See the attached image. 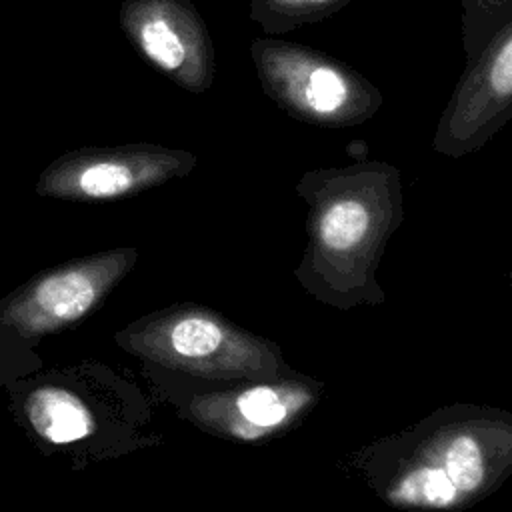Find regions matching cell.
<instances>
[{
	"label": "cell",
	"instance_id": "1",
	"mask_svg": "<svg viewBox=\"0 0 512 512\" xmlns=\"http://www.w3.org/2000/svg\"><path fill=\"white\" fill-rule=\"evenodd\" d=\"M250 56L262 92L294 120L352 128L368 122L384 104L370 78L312 46L262 36L250 42Z\"/></svg>",
	"mask_w": 512,
	"mask_h": 512
},
{
	"label": "cell",
	"instance_id": "2",
	"mask_svg": "<svg viewBox=\"0 0 512 512\" xmlns=\"http://www.w3.org/2000/svg\"><path fill=\"white\" fill-rule=\"evenodd\" d=\"M118 22L132 48L170 82L190 94L212 86L214 42L190 0H122Z\"/></svg>",
	"mask_w": 512,
	"mask_h": 512
},
{
	"label": "cell",
	"instance_id": "3",
	"mask_svg": "<svg viewBox=\"0 0 512 512\" xmlns=\"http://www.w3.org/2000/svg\"><path fill=\"white\" fill-rule=\"evenodd\" d=\"M512 116V20L466 60L432 138L440 154L460 158L482 148Z\"/></svg>",
	"mask_w": 512,
	"mask_h": 512
},
{
	"label": "cell",
	"instance_id": "4",
	"mask_svg": "<svg viewBox=\"0 0 512 512\" xmlns=\"http://www.w3.org/2000/svg\"><path fill=\"white\" fill-rule=\"evenodd\" d=\"M194 166V154L154 142L84 146L56 158L40 186L54 194L110 200L184 176Z\"/></svg>",
	"mask_w": 512,
	"mask_h": 512
},
{
	"label": "cell",
	"instance_id": "5",
	"mask_svg": "<svg viewBox=\"0 0 512 512\" xmlns=\"http://www.w3.org/2000/svg\"><path fill=\"white\" fill-rule=\"evenodd\" d=\"M28 416L34 428L52 442H72L92 430L90 414L64 390L44 388L28 402Z\"/></svg>",
	"mask_w": 512,
	"mask_h": 512
},
{
	"label": "cell",
	"instance_id": "6",
	"mask_svg": "<svg viewBox=\"0 0 512 512\" xmlns=\"http://www.w3.org/2000/svg\"><path fill=\"white\" fill-rule=\"evenodd\" d=\"M352 0H250V20L266 32L280 36L304 24L322 22Z\"/></svg>",
	"mask_w": 512,
	"mask_h": 512
},
{
	"label": "cell",
	"instance_id": "7",
	"mask_svg": "<svg viewBox=\"0 0 512 512\" xmlns=\"http://www.w3.org/2000/svg\"><path fill=\"white\" fill-rule=\"evenodd\" d=\"M92 282L80 272H66L44 280L38 286V304L54 318L74 320L82 316L94 302Z\"/></svg>",
	"mask_w": 512,
	"mask_h": 512
},
{
	"label": "cell",
	"instance_id": "8",
	"mask_svg": "<svg viewBox=\"0 0 512 512\" xmlns=\"http://www.w3.org/2000/svg\"><path fill=\"white\" fill-rule=\"evenodd\" d=\"M512 20V0H462V48L474 58L488 38Z\"/></svg>",
	"mask_w": 512,
	"mask_h": 512
},
{
	"label": "cell",
	"instance_id": "9",
	"mask_svg": "<svg viewBox=\"0 0 512 512\" xmlns=\"http://www.w3.org/2000/svg\"><path fill=\"white\" fill-rule=\"evenodd\" d=\"M436 470L456 488V492H472L480 484L484 472L480 446L468 436L456 438L446 448L444 462Z\"/></svg>",
	"mask_w": 512,
	"mask_h": 512
},
{
	"label": "cell",
	"instance_id": "10",
	"mask_svg": "<svg viewBox=\"0 0 512 512\" xmlns=\"http://www.w3.org/2000/svg\"><path fill=\"white\" fill-rule=\"evenodd\" d=\"M172 348L188 358H200L212 354L220 342H222V332L220 328L200 316H188L182 318L170 334Z\"/></svg>",
	"mask_w": 512,
	"mask_h": 512
},
{
	"label": "cell",
	"instance_id": "11",
	"mask_svg": "<svg viewBox=\"0 0 512 512\" xmlns=\"http://www.w3.org/2000/svg\"><path fill=\"white\" fill-rule=\"evenodd\" d=\"M238 410L248 422L256 426H276L288 414L286 406L278 400V394L266 386L244 392L238 398Z\"/></svg>",
	"mask_w": 512,
	"mask_h": 512
},
{
	"label": "cell",
	"instance_id": "12",
	"mask_svg": "<svg viewBox=\"0 0 512 512\" xmlns=\"http://www.w3.org/2000/svg\"><path fill=\"white\" fill-rule=\"evenodd\" d=\"M0 86H2V78H0Z\"/></svg>",
	"mask_w": 512,
	"mask_h": 512
}]
</instances>
